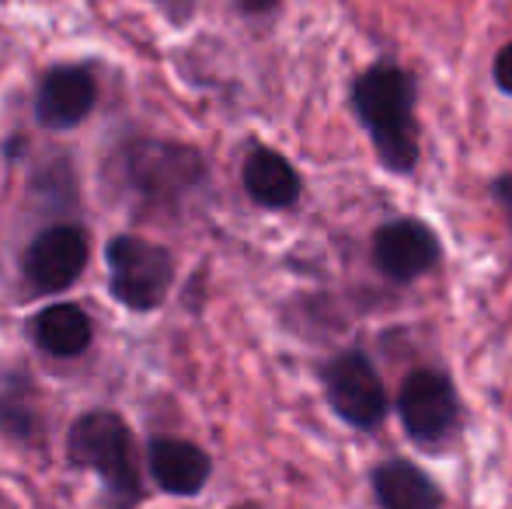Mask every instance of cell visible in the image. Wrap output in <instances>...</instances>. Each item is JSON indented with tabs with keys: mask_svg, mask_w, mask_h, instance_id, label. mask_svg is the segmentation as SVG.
Returning a JSON list of instances; mask_svg holds the SVG:
<instances>
[{
	"mask_svg": "<svg viewBox=\"0 0 512 509\" xmlns=\"http://www.w3.org/2000/svg\"><path fill=\"white\" fill-rule=\"evenodd\" d=\"M108 286L119 304L129 311H154L164 304L175 279V258L168 248L143 241L136 234H119L105 248Z\"/></svg>",
	"mask_w": 512,
	"mask_h": 509,
	"instance_id": "277c9868",
	"label": "cell"
},
{
	"mask_svg": "<svg viewBox=\"0 0 512 509\" xmlns=\"http://www.w3.org/2000/svg\"><path fill=\"white\" fill-rule=\"evenodd\" d=\"M398 415L411 440L422 447H436L457 433L460 394L439 370H415L398 391Z\"/></svg>",
	"mask_w": 512,
	"mask_h": 509,
	"instance_id": "8992f818",
	"label": "cell"
},
{
	"mask_svg": "<svg viewBox=\"0 0 512 509\" xmlns=\"http://www.w3.org/2000/svg\"><path fill=\"white\" fill-rule=\"evenodd\" d=\"M88 234L74 224H60L42 231L39 238L28 245L21 272L25 283L32 286V293H60L70 283H77V276L88 265Z\"/></svg>",
	"mask_w": 512,
	"mask_h": 509,
	"instance_id": "52a82bcc",
	"label": "cell"
},
{
	"mask_svg": "<svg viewBox=\"0 0 512 509\" xmlns=\"http://www.w3.org/2000/svg\"><path fill=\"white\" fill-rule=\"evenodd\" d=\"M321 381L335 415L352 429L370 433L387 419V405H391L387 387L363 349H345V353L331 356L321 370Z\"/></svg>",
	"mask_w": 512,
	"mask_h": 509,
	"instance_id": "5b68a950",
	"label": "cell"
},
{
	"mask_svg": "<svg viewBox=\"0 0 512 509\" xmlns=\"http://www.w3.org/2000/svg\"><path fill=\"white\" fill-rule=\"evenodd\" d=\"M237 4H241L248 14H265V11H272L279 0H237Z\"/></svg>",
	"mask_w": 512,
	"mask_h": 509,
	"instance_id": "e0dca14e",
	"label": "cell"
},
{
	"mask_svg": "<svg viewBox=\"0 0 512 509\" xmlns=\"http://www.w3.org/2000/svg\"><path fill=\"white\" fill-rule=\"evenodd\" d=\"M443 258L439 238L422 220H391L373 234V265L394 283H415L418 276L432 272Z\"/></svg>",
	"mask_w": 512,
	"mask_h": 509,
	"instance_id": "ba28073f",
	"label": "cell"
},
{
	"mask_svg": "<svg viewBox=\"0 0 512 509\" xmlns=\"http://www.w3.org/2000/svg\"><path fill=\"white\" fill-rule=\"evenodd\" d=\"M35 433H39V412H35V401L25 381L0 387V436L25 443Z\"/></svg>",
	"mask_w": 512,
	"mask_h": 509,
	"instance_id": "5bb4252c",
	"label": "cell"
},
{
	"mask_svg": "<svg viewBox=\"0 0 512 509\" xmlns=\"http://www.w3.org/2000/svg\"><path fill=\"white\" fill-rule=\"evenodd\" d=\"M203 178L206 161L196 147L171 140H136L126 147V182L150 206L182 203Z\"/></svg>",
	"mask_w": 512,
	"mask_h": 509,
	"instance_id": "7a4b0ae2",
	"label": "cell"
},
{
	"mask_svg": "<svg viewBox=\"0 0 512 509\" xmlns=\"http://www.w3.org/2000/svg\"><path fill=\"white\" fill-rule=\"evenodd\" d=\"M234 509H255V506H234Z\"/></svg>",
	"mask_w": 512,
	"mask_h": 509,
	"instance_id": "ac0fdd59",
	"label": "cell"
},
{
	"mask_svg": "<svg viewBox=\"0 0 512 509\" xmlns=\"http://www.w3.org/2000/svg\"><path fill=\"white\" fill-rule=\"evenodd\" d=\"M70 461L77 468L95 471L108 485V492L119 499L140 496V475H136L133 436L129 426L115 412H88L70 429Z\"/></svg>",
	"mask_w": 512,
	"mask_h": 509,
	"instance_id": "3957f363",
	"label": "cell"
},
{
	"mask_svg": "<svg viewBox=\"0 0 512 509\" xmlns=\"http://www.w3.org/2000/svg\"><path fill=\"white\" fill-rule=\"evenodd\" d=\"M98 84L91 77L88 67L77 63H63L53 67L39 84V98H35V116L42 126L49 129H70L81 119H88V112L95 109Z\"/></svg>",
	"mask_w": 512,
	"mask_h": 509,
	"instance_id": "9c48e42d",
	"label": "cell"
},
{
	"mask_svg": "<svg viewBox=\"0 0 512 509\" xmlns=\"http://www.w3.org/2000/svg\"><path fill=\"white\" fill-rule=\"evenodd\" d=\"M150 475L171 496H196L209 482V464L206 450H199L189 440H154L150 443Z\"/></svg>",
	"mask_w": 512,
	"mask_h": 509,
	"instance_id": "30bf717a",
	"label": "cell"
},
{
	"mask_svg": "<svg viewBox=\"0 0 512 509\" xmlns=\"http://www.w3.org/2000/svg\"><path fill=\"white\" fill-rule=\"evenodd\" d=\"M492 196H495V203H499V210H502V217H506V224H509V234H512V175H499L492 182Z\"/></svg>",
	"mask_w": 512,
	"mask_h": 509,
	"instance_id": "9a60e30c",
	"label": "cell"
},
{
	"mask_svg": "<svg viewBox=\"0 0 512 509\" xmlns=\"http://www.w3.org/2000/svg\"><path fill=\"white\" fill-rule=\"evenodd\" d=\"M352 109L370 136L380 164L408 175L418 164L415 77L398 63H373L352 84Z\"/></svg>",
	"mask_w": 512,
	"mask_h": 509,
	"instance_id": "6da1fadb",
	"label": "cell"
},
{
	"mask_svg": "<svg viewBox=\"0 0 512 509\" xmlns=\"http://www.w3.org/2000/svg\"><path fill=\"white\" fill-rule=\"evenodd\" d=\"M373 496H377L380 509H439L443 506V492L439 485L425 475L422 468H415L411 461L391 457L380 461L370 471Z\"/></svg>",
	"mask_w": 512,
	"mask_h": 509,
	"instance_id": "8fae6325",
	"label": "cell"
},
{
	"mask_svg": "<svg viewBox=\"0 0 512 509\" xmlns=\"http://www.w3.org/2000/svg\"><path fill=\"white\" fill-rule=\"evenodd\" d=\"M32 339L49 356H81L91 346V321L77 304H53L35 314Z\"/></svg>",
	"mask_w": 512,
	"mask_h": 509,
	"instance_id": "4fadbf2b",
	"label": "cell"
},
{
	"mask_svg": "<svg viewBox=\"0 0 512 509\" xmlns=\"http://www.w3.org/2000/svg\"><path fill=\"white\" fill-rule=\"evenodd\" d=\"M244 189L265 210H290L300 199V175L283 154H276L272 147H255L244 157Z\"/></svg>",
	"mask_w": 512,
	"mask_h": 509,
	"instance_id": "7c38bea8",
	"label": "cell"
},
{
	"mask_svg": "<svg viewBox=\"0 0 512 509\" xmlns=\"http://www.w3.org/2000/svg\"><path fill=\"white\" fill-rule=\"evenodd\" d=\"M492 74H495V84H499V88L506 91V95H512V42H509V46H502V49H499Z\"/></svg>",
	"mask_w": 512,
	"mask_h": 509,
	"instance_id": "2e32d148",
	"label": "cell"
}]
</instances>
